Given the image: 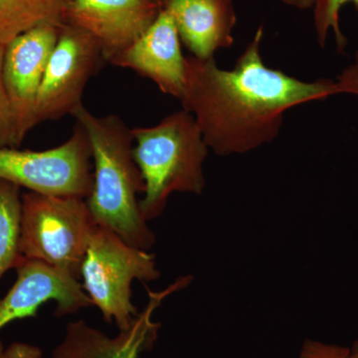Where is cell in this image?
<instances>
[{
  "instance_id": "cell-8",
  "label": "cell",
  "mask_w": 358,
  "mask_h": 358,
  "mask_svg": "<svg viewBox=\"0 0 358 358\" xmlns=\"http://www.w3.org/2000/svg\"><path fill=\"white\" fill-rule=\"evenodd\" d=\"M62 27L37 26L6 45L2 75L20 145L35 127L34 109L40 85Z\"/></svg>"
},
{
  "instance_id": "cell-11",
  "label": "cell",
  "mask_w": 358,
  "mask_h": 358,
  "mask_svg": "<svg viewBox=\"0 0 358 358\" xmlns=\"http://www.w3.org/2000/svg\"><path fill=\"white\" fill-rule=\"evenodd\" d=\"M15 270L17 279L0 299V329L14 320L36 317L39 308L49 301L57 303V317L93 305L77 278L48 264L23 259Z\"/></svg>"
},
{
  "instance_id": "cell-10",
  "label": "cell",
  "mask_w": 358,
  "mask_h": 358,
  "mask_svg": "<svg viewBox=\"0 0 358 358\" xmlns=\"http://www.w3.org/2000/svg\"><path fill=\"white\" fill-rule=\"evenodd\" d=\"M162 8L159 0H72L66 24L92 35L110 63L147 31Z\"/></svg>"
},
{
  "instance_id": "cell-15",
  "label": "cell",
  "mask_w": 358,
  "mask_h": 358,
  "mask_svg": "<svg viewBox=\"0 0 358 358\" xmlns=\"http://www.w3.org/2000/svg\"><path fill=\"white\" fill-rule=\"evenodd\" d=\"M20 186L0 179V278L10 268H16L21 256Z\"/></svg>"
},
{
  "instance_id": "cell-14",
  "label": "cell",
  "mask_w": 358,
  "mask_h": 358,
  "mask_svg": "<svg viewBox=\"0 0 358 358\" xmlns=\"http://www.w3.org/2000/svg\"><path fill=\"white\" fill-rule=\"evenodd\" d=\"M72 0H0V44L37 26H64Z\"/></svg>"
},
{
  "instance_id": "cell-24",
  "label": "cell",
  "mask_w": 358,
  "mask_h": 358,
  "mask_svg": "<svg viewBox=\"0 0 358 358\" xmlns=\"http://www.w3.org/2000/svg\"><path fill=\"white\" fill-rule=\"evenodd\" d=\"M159 1L160 2V3L162 4V7H164V0H159Z\"/></svg>"
},
{
  "instance_id": "cell-20",
  "label": "cell",
  "mask_w": 358,
  "mask_h": 358,
  "mask_svg": "<svg viewBox=\"0 0 358 358\" xmlns=\"http://www.w3.org/2000/svg\"><path fill=\"white\" fill-rule=\"evenodd\" d=\"M2 358H43L38 346L25 343H13L4 348Z\"/></svg>"
},
{
  "instance_id": "cell-5",
  "label": "cell",
  "mask_w": 358,
  "mask_h": 358,
  "mask_svg": "<svg viewBox=\"0 0 358 358\" xmlns=\"http://www.w3.org/2000/svg\"><path fill=\"white\" fill-rule=\"evenodd\" d=\"M159 275L152 254L131 246L113 231L96 224L80 277L92 303L106 322H115L120 331L129 329L140 313L131 303V282L155 281Z\"/></svg>"
},
{
  "instance_id": "cell-13",
  "label": "cell",
  "mask_w": 358,
  "mask_h": 358,
  "mask_svg": "<svg viewBox=\"0 0 358 358\" xmlns=\"http://www.w3.org/2000/svg\"><path fill=\"white\" fill-rule=\"evenodd\" d=\"M181 41L193 57L214 58L234 43V0H164Z\"/></svg>"
},
{
  "instance_id": "cell-7",
  "label": "cell",
  "mask_w": 358,
  "mask_h": 358,
  "mask_svg": "<svg viewBox=\"0 0 358 358\" xmlns=\"http://www.w3.org/2000/svg\"><path fill=\"white\" fill-rule=\"evenodd\" d=\"M103 63L100 45L92 35L71 24L63 26L40 85L35 126L74 114L83 105L89 80Z\"/></svg>"
},
{
  "instance_id": "cell-23",
  "label": "cell",
  "mask_w": 358,
  "mask_h": 358,
  "mask_svg": "<svg viewBox=\"0 0 358 358\" xmlns=\"http://www.w3.org/2000/svg\"><path fill=\"white\" fill-rule=\"evenodd\" d=\"M3 352H4L3 343H2V341H0V358H2V355H3Z\"/></svg>"
},
{
  "instance_id": "cell-4",
  "label": "cell",
  "mask_w": 358,
  "mask_h": 358,
  "mask_svg": "<svg viewBox=\"0 0 358 358\" xmlns=\"http://www.w3.org/2000/svg\"><path fill=\"white\" fill-rule=\"evenodd\" d=\"M96 223L86 199L26 192L21 195V256L80 277Z\"/></svg>"
},
{
  "instance_id": "cell-19",
  "label": "cell",
  "mask_w": 358,
  "mask_h": 358,
  "mask_svg": "<svg viewBox=\"0 0 358 358\" xmlns=\"http://www.w3.org/2000/svg\"><path fill=\"white\" fill-rule=\"evenodd\" d=\"M336 81L338 95H352L358 100V48L352 62L339 74Z\"/></svg>"
},
{
  "instance_id": "cell-6",
  "label": "cell",
  "mask_w": 358,
  "mask_h": 358,
  "mask_svg": "<svg viewBox=\"0 0 358 358\" xmlns=\"http://www.w3.org/2000/svg\"><path fill=\"white\" fill-rule=\"evenodd\" d=\"M0 179L28 192L87 199L93 189L92 152L81 124L58 147L21 150L0 147Z\"/></svg>"
},
{
  "instance_id": "cell-1",
  "label": "cell",
  "mask_w": 358,
  "mask_h": 358,
  "mask_svg": "<svg viewBox=\"0 0 358 358\" xmlns=\"http://www.w3.org/2000/svg\"><path fill=\"white\" fill-rule=\"evenodd\" d=\"M260 26L231 70L211 59L186 57L180 101L194 117L209 150L220 157L246 154L271 143L289 110L338 95L336 81H303L264 63Z\"/></svg>"
},
{
  "instance_id": "cell-9",
  "label": "cell",
  "mask_w": 358,
  "mask_h": 358,
  "mask_svg": "<svg viewBox=\"0 0 358 358\" xmlns=\"http://www.w3.org/2000/svg\"><path fill=\"white\" fill-rule=\"evenodd\" d=\"M192 278H181L162 292H148V303L134 317L129 329L110 338L83 320L69 322L62 341L52 352L51 358H140L150 350L159 334V324L152 320L155 310L169 294L185 288Z\"/></svg>"
},
{
  "instance_id": "cell-21",
  "label": "cell",
  "mask_w": 358,
  "mask_h": 358,
  "mask_svg": "<svg viewBox=\"0 0 358 358\" xmlns=\"http://www.w3.org/2000/svg\"><path fill=\"white\" fill-rule=\"evenodd\" d=\"M287 6L298 9L312 8L315 6V0H282Z\"/></svg>"
},
{
  "instance_id": "cell-3",
  "label": "cell",
  "mask_w": 358,
  "mask_h": 358,
  "mask_svg": "<svg viewBox=\"0 0 358 358\" xmlns=\"http://www.w3.org/2000/svg\"><path fill=\"white\" fill-rule=\"evenodd\" d=\"M131 131L134 159L145 181L140 206L145 220L159 217L174 192H203L209 148L190 113L181 110L155 126Z\"/></svg>"
},
{
  "instance_id": "cell-22",
  "label": "cell",
  "mask_w": 358,
  "mask_h": 358,
  "mask_svg": "<svg viewBox=\"0 0 358 358\" xmlns=\"http://www.w3.org/2000/svg\"><path fill=\"white\" fill-rule=\"evenodd\" d=\"M348 358H358V341L352 343V348H350V355Z\"/></svg>"
},
{
  "instance_id": "cell-2",
  "label": "cell",
  "mask_w": 358,
  "mask_h": 358,
  "mask_svg": "<svg viewBox=\"0 0 358 358\" xmlns=\"http://www.w3.org/2000/svg\"><path fill=\"white\" fill-rule=\"evenodd\" d=\"M73 117L88 136L94 160L93 189L86 199L96 224L145 250L155 243L141 213L138 195L145 181L134 159V136L119 115H94L82 105Z\"/></svg>"
},
{
  "instance_id": "cell-16",
  "label": "cell",
  "mask_w": 358,
  "mask_h": 358,
  "mask_svg": "<svg viewBox=\"0 0 358 358\" xmlns=\"http://www.w3.org/2000/svg\"><path fill=\"white\" fill-rule=\"evenodd\" d=\"M348 2H353L358 9V0H315L313 20L320 46H324L329 32L333 31L339 50L343 51L345 48L346 38L339 26V11Z\"/></svg>"
},
{
  "instance_id": "cell-18",
  "label": "cell",
  "mask_w": 358,
  "mask_h": 358,
  "mask_svg": "<svg viewBox=\"0 0 358 358\" xmlns=\"http://www.w3.org/2000/svg\"><path fill=\"white\" fill-rule=\"evenodd\" d=\"M350 348L307 339L299 358H348Z\"/></svg>"
},
{
  "instance_id": "cell-12",
  "label": "cell",
  "mask_w": 358,
  "mask_h": 358,
  "mask_svg": "<svg viewBox=\"0 0 358 358\" xmlns=\"http://www.w3.org/2000/svg\"><path fill=\"white\" fill-rule=\"evenodd\" d=\"M180 42L173 17L162 8L147 31L110 64L134 71L154 82L162 93L179 100L186 64Z\"/></svg>"
},
{
  "instance_id": "cell-17",
  "label": "cell",
  "mask_w": 358,
  "mask_h": 358,
  "mask_svg": "<svg viewBox=\"0 0 358 358\" xmlns=\"http://www.w3.org/2000/svg\"><path fill=\"white\" fill-rule=\"evenodd\" d=\"M4 53L6 45L0 44V147L18 148L20 145L16 136L13 115L4 88L2 75Z\"/></svg>"
}]
</instances>
